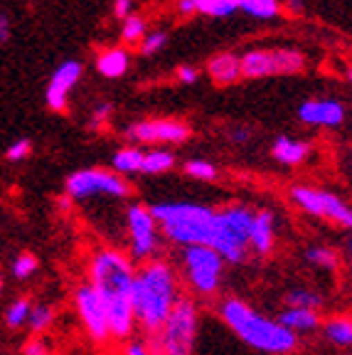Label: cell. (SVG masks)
I'll list each match as a JSON object with an SVG mask.
<instances>
[{
	"instance_id": "7a4b0ae2",
	"label": "cell",
	"mask_w": 352,
	"mask_h": 355,
	"mask_svg": "<svg viewBox=\"0 0 352 355\" xmlns=\"http://www.w3.org/2000/svg\"><path fill=\"white\" fill-rule=\"evenodd\" d=\"M185 296L180 274L166 257H155L136 266L133 279V316L143 336L155 333Z\"/></svg>"
},
{
	"instance_id": "bcb514c9",
	"label": "cell",
	"mask_w": 352,
	"mask_h": 355,
	"mask_svg": "<svg viewBox=\"0 0 352 355\" xmlns=\"http://www.w3.org/2000/svg\"><path fill=\"white\" fill-rule=\"evenodd\" d=\"M195 3H197V0H195Z\"/></svg>"
},
{
	"instance_id": "7402d4cb",
	"label": "cell",
	"mask_w": 352,
	"mask_h": 355,
	"mask_svg": "<svg viewBox=\"0 0 352 355\" xmlns=\"http://www.w3.org/2000/svg\"><path fill=\"white\" fill-rule=\"evenodd\" d=\"M128 62H131L128 52L116 47V50H106L104 55L96 60V69H99L106 79H118V77H123V74H126Z\"/></svg>"
},
{
	"instance_id": "1f68e13d",
	"label": "cell",
	"mask_w": 352,
	"mask_h": 355,
	"mask_svg": "<svg viewBox=\"0 0 352 355\" xmlns=\"http://www.w3.org/2000/svg\"><path fill=\"white\" fill-rule=\"evenodd\" d=\"M121 35L126 42H138V40H143L146 37V22L143 17H138V15H131L123 20V28H121Z\"/></svg>"
},
{
	"instance_id": "60d3db41",
	"label": "cell",
	"mask_w": 352,
	"mask_h": 355,
	"mask_svg": "<svg viewBox=\"0 0 352 355\" xmlns=\"http://www.w3.org/2000/svg\"><path fill=\"white\" fill-rule=\"evenodd\" d=\"M177 10L182 15H193V12H197V6H195V0H177Z\"/></svg>"
},
{
	"instance_id": "9c48e42d",
	"label": "cell",
	"mask_w": 352,
	"mask_h": 355,
	"mask_svg": "<svg viewBox=\"0 0 352 355\" xmlns=\"http://www.w3.org/2000/svg\"><path fill=\"white\" fill-rule=\"evenodd\" d=\"M126 230H128V254L136 264H143L148 259H155L163 247V234H160L158 222L148 205L133 202L126 210Z\"/></svg>"
},
{
	"instance_id": "44dd1931",
	"label": "cell",
	"mask_w": 352,
	"mask_h": 355,
	"mask_svg": "<svg viewBox=\"0 0 352 355\" xmlns=\"http://www.w3.org/2000/svg\"><path fill=\"white\" fill-rule=\"evenodd\" d=\"M288 309H306V311H320L323 309V294L313 286H296L288 288L283 296Z\"/></svg>"
},
{
	"instance_id": "74e56055",
	"label": "cell",
	"mask_w": 352,
	"mask_h": 355,
	"mask_svg": "<svg viewBox=\"0 0 352 355\" xmlns=\"http://www.w3.org/2000/svg\"><path fill=\"white\" fill-rule=\"evenodd\" d=\"M114 15L116 17H131L133 15V0H114Z\"/></svg>"
},
{
	"instance_id": "3957f363",
	"label": "cell",
	"mask_w": 352,
	"mask_h": 355,
	"mask_svg": "<svg viewBox=\"0 0 352 355\" xmlns=\"http://www.w3.org/2000/svg\"><path fill=\"white\" fill-rule=\"evenodd\" d=\"M217 313L242 343L264 355H293L301 348V338L296 333L283 328L276 318L264 316L244 299L225 296L217 301Z\"/></svg>"
},
{
	"instance_id": "5bb4252c",
	"label": "cell",
	"mask_w": 352,
	"mask_h": 355,
	"mask_svg": "<svg viewBox=\"0 0 352 355\" xmlns=\"http://www.w3.org/2000/svg\"><path fill=\"white\" fill-rule=\"evenodd\" d=\"M84 67L77 60H67L52 74L50 84H47V92H44V101L52 111H64L67 109V96L72 92V87L79 82Z\"/></svg>"
},
{
	"instance_id": "f546056e",
	"label": "cell",
	"mask_w": 352,
	"mask_h": 355,
	"mask_svg": "<svg viewBox=\"0 0 352 355\" xmlns=\"http://www.w3.org/2000/svg\"><path fill=\"white\" fill-rule=\"evenodd\" d=\"M37 269H39V259L33 254V252H22V254H17L10 266V272L15 279H30Z\"/></svg>"
},
{
	"instance_id": "4dcf8cb0",
	"label": "cell",
	"mask_w": 352,
	"mask_h": 355,
	"mask_svg": "<svg viewBox=\"0 0 352 355\" xmlns=\"http://www.w3.org/2000/svg\"><path fill=\"white\" fill-rule=\"evenodd\" d=\"M185 175L195 178V180H215L217 178V168L209 161H187L185 163Z\"/></svg>"
},
{
	"instance_id": "83f0119b",
	"label": "cell",
	"mask_w": 352,
	"mask_h": 355,
	"mask_svg": "<svg viewBox=\"0 0 352 355\" xmlns=\"http://www.w3.org/2000/svg\"><path fill=\"white\" fill-rule=\"evenodd\" d=\"M52 323H55V309L47 306V304H37L33 309V313H30L28 328H30L33 336H42V333L50 331Z\"/></svg>"
},
{
	"instance_id": "484cf974",
	"label": "cell",
	"mask_w": 352,
	"mask_h": 355,
	"mask_svg": "<svg viewBox=\"0 0 352 355\" xmlns=\"http://www.w3.org/2000/svg\"><path fill=\"white\" fill-rule=\"evenodd\" d=\"M173 166H175V155L166 148L148 150L143 158V173H148V175H163V173L173 171Z\"/></svg>"
},
{
	"instance_id": "7bdbcfd3",
	"label": "cell",
	"mask_w": 352,
	"mask_h": 355,
	"mask_svg": "<svg viewBox=\"0 0 352 355\" xmlns=\"http://www.w3.org/2000/svg\"><path fill=\"white\" fill-rule=\"evenodd\" d=\"M347 259H350V264H352V234H350V242H347Z\"/></svg>"
},
{
	"instance_id": "603a6c76",
	"label": "cell",
	"mask_w": 352,
	"mask_h": 355,
	"mask_svg": "<svg viewBox=\"0 0 352 355\" xmlns=\"http://www.w3.org/2000/svg\"><path fill=\"white\" fill-rule=\"evenodd\" d=\"M303 259L315 269H323V272L340 269V254L333 247H325V244H310L308 250L303 252Z\"/></svg>"
},
{
	"instance_id": "836d02e7",
	"label": "cell",
	"mask_w": 352,
	"mask_h": 355,
	"mask_svg": "<svg viewBox=\"0 0 352 355\" xmlns=\"http://www.w3.org/2000/svg\"><path fill=\"white\" fill-rule=\"evenodd\" d=\"M168 42V35L166 33H150L143 37V42H141V52L143 55H155L158 50H163Z\"/></svg>"
},
{
	"instance_id": "cb8c5ba5",
	"label": "cell",
	"mask_w": 352,
	"mask_h": 355,
	"mask_svg": "<svg viewBox=\"0 0 352 355\" xmlns=\"http://www.w3.org/2000/svg\"><path fill=\"white\" fill-rule=\"evenodd\" d=\"M143 158L146 150L136 148V146H128V148H121L114 153V173H123V175H133V173H143Z\"/></svg>"
},
{
	"instance_id": "4fadbf2b",
	"label": "cell",
	"mask_w": 352,
	"mask_h": 355,
	"mask_svg": "<svg viewBox=\"0 0 352 355\" xmlns=\"http://www.w3.org/2000/svg\"><path fill=\"white\" fill-rule=\"evenodd\" d=\"M126 136L138 144H185L190 139V126L182 121H138L126 128Z\"/></svg>"
},
{
	"instance_id": "7c38bea8",
	"label": "cell",
	"mask_w": 352,
	"mask_h": 355,
	"mask_svg": "<svg viewBox=\"0 0 352 355\" xmlns=\"http://www.w3.org/2000/svg\"><path fill=\"white\" fill-rule=\"evenodd\" d=\"M306 57L296 50H254L242 57V74L249 79L269 77V74L301 72Z\"/></svg>"
},
{
	"instance_id": "d6986e66",
	"label": "cell",
	"mask_w": 352,
	"mask_h": 355,
	"mask_svg": "<svg viewBox=\"0 0 352 355\" xmlns=\"http://www.w3.org/2000/svg\"><path fill=\"white\" fill-rule=\"evenodd\" d=\"M271 153L279 163L283 166H301L306 158L310 155V144L306 141H293L288 136H279L271 146Z\"/></svg>"
},
{
	"instance_id": "ab89813d",
	"label": "cell",
	"mask_w": 352,
	"mask_h": 355,
	"mask_svg": "<svg viewBox=\"0 0 352 355\" xmlns=\"http://www.w3.org/2000/svg\"><path fill=\"white\" fill-rule=\"evenodd\" d=\"M109 114H111V104L96 106V109H94V123H91V126H96V123L106 121V116H109Z\"/></svg>"
},
{
	"instance_id": "b9f144b4",
	"label": "cell",
	"mask_w": 352,
	"mask_h": 355,
	"mask_svg": "<svg viewBox=\"0 0 352 355\" xmlns=\"http://www.w3.org/2000/svg\"><path fill=\"white\" fill-rule=\"evenodd\" d=\"M286 3H288V8H291V10H296V12L303 10V0H286Z\"/></svg>"
},
{
	"instance_id": "e575fe53",
	"label": "cell",
	"mask_w": 352,
	"mask_h": 355,
	"mask_svg": "<svg viewBox=\"0 0 352 355\" xmlns=\"http://www.w3.org/2000/svg\"><path fill=\"white\" fill-rule=\"evenodd\" d=\"M22 355H52V348L42 336H33L22 345Z\"/></svg>"
},
{
	"instance_id": "6da1fadb",
	"label": "cell",
	"mask_w": 352,
	"mask_h": 355,
	"mask_svg": "<svg viewBox=\"0 0 352 355\" xmlns=\"http://www.w3.org/2000/svg\"><path fill=\"white\" fill-rule=\"evenodd\" d=\"M136 261L118 247H96L87 259V284L99 294L109 318L111 340L123 343L136 333L133 279Z\"/></svg>"
},
{
	"instance_id": "d590c367",
	"label": "cell",
	"mask_w": 352,
	"mask_h": 355,
	"mask_svg": "<svg viewBox=\"0 0 352 355\" xmlns=\"http://www.w3.org/2000/svg\"><path fill=\"white\" fill-rule=\"evenodd\" d=\"M30 153H33V144L28 139H20L6 150V158L8 161H25Z\"/></svg>"
},
{
	"instance_id": "8992f818",
	"label": "cell",
	"mask_w": 352,
	"mask_h": 355,
	"mask_svg": "<svg viewBox=\"0 0 352 355\" xmlns=\"http://www.w3.org/2000/svg\"><path fill=\"white\" fill-rule=\"evenodd\" d=\"M200 333V304L190 296H182L170 316L155 333L146 336L153 355H195Z\"/></svg>"
},
{
	"instance_id": "2e32d148",
	"label": "cell",
	"mask_w": 352,
	"mask_h": 355,
	"mask_svg": "<svg viewBox=\"0 0 352 355\" xmlns=\"http://www.w3.org/2000/svg\"><path fill=\"white\" fill-rule=\"evenodd\" d=\"M276 247V215L271 210H254L252 232H249V252L269 257Z\"/></svg>"
},
{
	"instance_id": "f1b7e54d",
	"label": "cell",
	"mask_w": 352,
	"mask_h": 355,
	"mask_svg": "<svg viewBox=\"0 0 352 355\" xmlns=\"http://www.w3.org/2000/svg\"><path fill=\"white\" fill-rule=\"evenodd\" d=\"M197 12H204L209 17H227L231 12H237L242 0H197Z\"/></svg>"
},
{
	"instance_id": "9a60e30c",
	"label": "cell",
	"mask_w": 352,
	"mask_h": 355,
	"mask_svg": "<svg viewBox=\"0 0 352 355\" xmlns=\"http://www.w3.org/2000/svg\"><path fill=\"white\" fill-rule=\"evenodd\" d=\"M298 119L308 126H325L335 128L345 121V109L340 101L333 99H310L298 106Z\"/></svg>"
},
{
	"instance_id": "8d00e7d4",
	"label": "cell",
	"mask_w": 352,
	"mask_h": 355,
	"mask_svg": "<svg viewBox=\"0 0 352 355\" xmlns=\"http://www.w3.org/2000/svg\"><path fill=\"white\" fill-rule=\"evenodd\" d=\"M177 79H180L182 84H195L197 82V69L190 64H180L177 67Z\"/></svg>"
},
{
	"instance_id": "d4e9b609",
	"label": "cell",
	"mask_w": 352,
	"mask_h": 355,
	"mask_svg": "<svg viewBox=\"0 0 352 355\" xmlns=\"http://www.w3.org/2000/svg\"><path fill=\"white\" fill-rule=\"evenodd\" d=\"M33 309H35V304H33V299H28V296H20V299H15L6 309V316H3V318H6V326L12 328V331H17V328H22V326H28Z\"/></svg>"
},
{
	"instance_id": "8fae6325",
	"label": "cell",
	"mask_w": 352,
	"mask_h": 355,
	"mask_svg": "<svg viewBox=\"0 0 352 355\" xmlns=\"http://www.w3.org/2000/svg\"><path fill=\"white\" fill-rule=\"evenodd\" d=\"M72 306L74 313H77L79 323H82L87 338L91 340L94 345H104L114 343L111 340V331H109V318H106V309L101 304L99 294L89 286L87 282H79L77 286L72 288Z\"/></svg>"
},
{
	"instance_id": "30bf717a",
	"label": "cell",
	"mask_w": 352,
	"mask_h": 355,
	"mask_svg": "<svg viewBox=\"0 0 352 355\" xmlns=\"http://www.w3.org/2000/svg\"><path fill=\"white\" fill-rule=\"evenodd\" d=\"M64 190L69 200H89V198H96V195L123 200L131 195V183L114 171L84 168V171H74L72 175L67 178Z\"/></svg>"
},
{
	"instance_id": "277c9868",
	"label": "cell",
	"mask_w": 352,
	"mask_h": 355,
	"mask_svg": "<svg viewBox=\"0 0 352 355\" xmlns=\"http://www.w3.org/2000/svg\"><path fill=\"white\" fill-rule=\"evenodd\" d=\"M160 234L177 247H197V244H212L215 234L217 210L195 202H158L150 205Z\"/></svg>"
},
{
	"instance_id": "ac0fdd59",
	"label": "cell",
	"mask_w": 352,
	"mask_h": 355,
	"mask_svg": "<svg viewBox=\"0 0 352 355\" xmlns=\"http://www.w3.org/2000/svg\"><path fill=\"white\" fill-rule=\"evenodd\" d=\"M320 333L337 348H352V313H331L320 323Z\"/></svg>"
},
{
	"instance_id": "52a82bcc",
	"label": "cell",
	"mask_w": 352,
	"mask_h": 355,
	"mask_svg": "<svg viewBox=\"0 0 352 355\" xmlns=\"http://www.w3.org/2000/svg\"><path fill=\"white\" fill-rule=\"evenodd\" d=\"M254 210L247 205H227L217 210L215 234H212V250L227 261L239 264L249 254V232H252Z\"/></svg>"
},
{
	"instance_id": "f35d334b",
	"label": "cell",
	"mask_w": 352,
	"mask_h": 355,
	"mask_svg": "<svg viewBox=\"0 0 352 355\" xmlns=\"http://www.w3.org/2000/svg\"><path fill=\"white\" fill-rule=\"evenodd\" d=\"M10 40V17L0 15V44H6Z\"/></svg>"
},
{
	"instance_id": "ee69618b",
	"label": "cell",
	"mask_w": 352,
	"mask_h": 355,
	"mask_svg": "<svg viewBox=\"0 0 352 355\" xmlns=\"http://www.w3.org/2000/svg\"><path fill=\"white\" fill-rule=\"evenodd\" d=\"M3 291H6V277H3V272H0V296H3Z\"/></svg>"
},
{
	"instance_id": "f6af8a7d",
	"label": "cell",
	"mask_w": 352,
	"mask_h": 355,
	"mask_svg": "<svg viewBox=\"0 0 352 355\" xmlns=\"http://www.w3.org/2000/svg\"><path fill=\"white\" fill-rule=\"evenodd\" d=\"M347 77H350V82H352V69H350V74H347Z\"/></svg>"
},
{
	"instance_id": "ba28073f",
	"label": "cell",
	"mask_w": 352,
	"mask_h": 355,
	"mask_svg": "<svg viewBox=\"0 0 352 355\" xmlns=\"http://www.w3.org/2000/svg\"><path fill=\"white\" fill-rule=\"evenodd\" d=\"M288 198L306 215L328 220L333 225H337V227L352 230V207L347 205L340 195L331 193V190L310 188V185H293L288 190Z\"/></svg>"
},
{
	"instance_id": "d6a6232c",
	"label": "cell",
	"mask_w": 352,
	"mask_h": 355,
	"mask_svg": "<svg viewBox=\"0 0 352 355\" xmlns=\"http://www.w3.org/2000/svg\"><path fill=\"white\" fill-rule=\"evenodd\" d=\"M118 355H153V353H150V343L146 336H131V338L121 343Z\"/></svg>"
},
{
	"instance_id": "e0dca14e",
	"label": "cell",
	"mask_w": 352,
	"mask_h": 355,
	"mask_svg": "<svg viewBox=\"0 0 352 355\" xmlns=\"http://www.w3.org/2000/svg\"><path fill=\"white\" fill-rule=\"evenodd\" d=\"M276 321L283 328H288L291 333H296L298 338L301 336H310V333L320 331V323H323V316L320 311H306V309H283L279 313Z\"/></svg>"
},
{
	"instance_id": "5b68a950",
	"label": "cell",
	"mask_w": 352,
	"mask_h": 355,
	"mask_svg": "<svg viewBox=\"0 0 352 355\" xmlns=\"http://www.w3.org/2000/svg\"><path fill=\"white\" fill-rule=\"evenodd\" d=\"M227 261L217 254L207 244L197 247H185L180 254V282L190 299L200 301H215L222 288Z\"/></svg>"
},
{
	"instance_id": "4316f807",
	"label": "cell",
	"mask_w": 352,
	"mask_h": 355,
	"mask_svg": "<svg viewBox=\"0 0 352 355\" xmlns=\"http://www.w3.org/2000/svg\"><path fill=\"white\" fill-rule=\"evenodd\" d=\"M239 10H244L249 17H256V20H274L281 12L279 0H242Z\"/></svg>"
},
{
	"instance_id": "ffe728a7",
	"label": "cell",
	"mask_w": 352,
	"mask_h": 355,
	"mask_svg": "<svg viewBox=\"0 0 352 355\" xmlns=\"http://www.w3.org/2000/svg\"><path fill=\"white\" fill-rule=\"evenodd\" d=\"M207 72L217 84H229V82H234L239 74H242V60H239L237 55H229V52H225V55L215 57V60L209 62Z\"/></svg>"
}]
</instances>
